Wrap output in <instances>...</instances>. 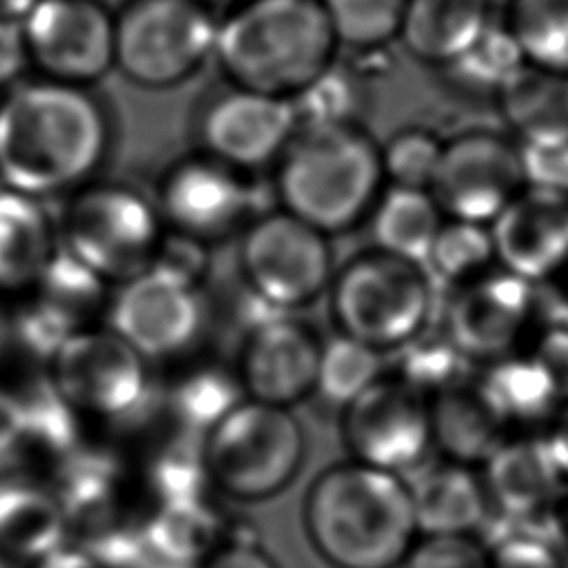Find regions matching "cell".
Listing matches in <instances>:
<instances>
[{
  "label": "cell",
  "mask_w": 568,
  "mask_h": 568,
  "mask_svg": "<svg viewBox=\"0 0 568 568\" xmlns=\"http://www.w3.org/2000/svg\"><path fill=\"white\" fill-rule=\"evenodd\" d=\"M113 144V122L91 87L47 78L16 84L0 102V186L33 197L91 182Z\"/></svg>",
  "instance_id": "cell-1"
},
{
  "label": "cell",
  "mask_w": 568,
  "mask_h": 568,
  "mask_svg": "<svg viewBox=\"0 0 568 568\" xmlns=\"http://www.w3.org/2000/svg\"><path fill=\"white\" fill-rule=\"evenodd\" d=\"M302 524L328 568H402L422 537L408 479L353 459L313 479Z\"/></svg>",
  "instance_id": "cell-2"
},
{
  "label": "cell",
  "mask_w": 568,
  "mask_h": 568,
  "mask_svg": "<svg viewBox=\"0 0 568 568\" xmlns=\"http://www.w3.org/2000/svg\"><path fill=\"white\" fill-rule=\"evenodd\" d=\"M384 186L379 144L353 120L300 124L273 164L277 206L326 235L368 220Z\"/></svg>",
  "instance_id": "cell-3"
},
{
  "label": "cell",
  "mask_w": 568,
  "mask_h": 568,
  "mask_svg": "<svg viewBox=\"0 0 568 568\" xmlns=\"http://www.w3.org/2000/svg\"><path fill=\"white\" fill-rule=\"evenodd\" d=\"M337 47L320 0H244L217 20L213 60L226 84L291 100L335 64Z\"/></svg>",
  "instance_id": "cell-4"
},
{
  "label": "cell",
  "mask_w": 568,
  "mask_h": 568,
  "mask_svg": "<svg viewBox=\"0 0 568 568\" xmlns=\"http://www.w3.org/2000/svg\"><path fill=\"white\" fill-rule=\"evenodd\" d=\"M326 295L335 333L384 355L426 333L435 311L428 271L379 248L357 253L337 266Z\"/></svg>",
  "instance_id": "cell-5"
},
{
  "label": "cell",
  "mask_w": 568,
  "mask_h": 568,
  "mask_svg": "<svg viewBox=\"0 0 568 568\" xmlns=\"http://www.w3.org/2000/svg\"><path fill=\"white\" fill-rule=\"evenodd\" d=\"M215 493L266 501L286 490L306 457V433L293 408L244 397L202 437Z\"/></svg>",
  "instance_id": "cell-6"
},
{
  "label": "cell",
  "mask_w": 568,
  "mask_h": 568,
  "mask_svg": "<svg viewBox=\"0 0 568 568\" xmlns=\"http://www.w3.org/2000/svg\"><path fill=\"white\" fill-rule=\"evenodd\" d=\"M55 222L60 246L111 286L149 268L166 231L153 197L95 180L69 193Z\"/></svg>",
  "instance_id": "cell-7"
},
{
  "label": "cell",
  "mask_w": 568,
  "mask_h": 568,
  "mask_svg": "<svg viewBox=\"0 0 568 568\" xmlns=\"http://www.w3.org/2000/svg\"><path fill=\"white\" fill-rule=\"evenodd\" d=\"M215 36L204 0H131L115 11V69L140 89L166 91L213 58Z\"/></svg>",
  "instance_id": "cell-8"
},
{
  "label": "cell",
  "mask_w": 568,
  "mask_h": 568,
  "mask_svg": "<svg viewBox=\"0 0 568 568\" xmlns=\"http://www.w3.org/2000/svg\"><path fill=\"white\" fill-rule=\"evenodd\" d=\"M237 266L244 288L282 313L317 302L337 268L331 235L280 206L242 226Z\"/></svg>",
  "instance_id": "cell-9"
},
{
  "label": "cell",
  "mask_w": 568,
  "mask_h": 568,
  "mask_svg": "<svg viewBox=\"0 0 568 568\" xmlns=\"http://www.w3.org/2000/svg\"><path fill=\"white\" fill-rule=\"evenodd\" d=\"M44 366L51 386L82 419L131 417L151 393V364L106 324L71 333Z\"/></svg>",
  "instance_id": "cell-10"
},
{
  "label": "cell",
  "mask_w": 568,
  "mask_h": 568,
  "mask_svg": "<svg viewBox=\"0 0 568 568\" xmlns=\"http://www.w3.org/2000/svg\"><path fill=\"white\" fill-rule=\"evenodd\" d=\"M539 286L495 264L486 273L450 286L442 313V335L457 353L484 366L528 346L541 317Z\"/></svg>",
  "instance_id": "cell-11"
},
{
  "label": "cell",
  "mask_w": 568,
  "mask_h": 568,
  "mask_svg": "<svg viewBox=\"0 0 568 568\" xmlns=\"http://www.w3.org/2000/svg\"><path fill=\"white\" fill-rule=\"evenodd\" d=\"M104 320L149 364L182 357L206 328L202 284L151 264L113 288Z\"/></svg>",
  "instance_id": "cell-12"
},
{
  "label": "cell",
  "mask_w": 568,
  "mask_h": 568,
  "mask_svg": "<svg viewBox=\"0 0 568 568\" xmlns=\"http://www.w3.org/2000/svg\"><path fill=\"white\" fill-rule=\"evenodd\" d=\"M339 413L353 462L408 477L433 453L428 399L393 375L379 377Z\"/></svg>",
  "instance_id": "cell-13"
},
{
  "label": "cell",
  "mask_w": 568,
  "mask_h": 568,
  "mask_svg": "<svg viewBox=\"0 0 568 568\" xmlns=\"http://www.w3.org/2000/svg\"><path fill=\"white\" fill-rule=\"evenodd\" d=\"M20 31L40 78L91 87L115 69V11L98 0H38Z\"/></svg>",
  "instance_id": "cell-14"
},
{
  "label": "cell",
  "mask_w": 568,
  "mask_h": 568,
  "mask_svg": "<svg viewBox=\"0 0 568 568\" xmlns=\"http://www.w3.org/2000/svg\"><path fill=\"white\" fill-rule=\"evenodd\" d=\"M524 186L515 138L470 129L444 140L428 191L446 217L490 224Z\"/></svg>",
  "instance_id": "cell-15"
},
{
  "label": "cell",
  "mask_w": 568,
  "mask_h": 568,
  "mask_svg": "<svg viewBox=\"0 0 568 568\" xmlns=\"http://www.w3.org/2000/svg\"><path fill=\"white\" fill-rule=\"evenodd\" d=\"M295 129L288 98L233 84L209 95L195 120L200 153L240 173L273 166Z\"/></svg>",
  "instance_id": "cell-16"
},
{
  "label": "cell",
  "mask_w": 568,
  "mask_h": 568,
  "mask_svg": "<svg viewBox=\"0 0 568 568\" xmlns=\"http://www.w3.org/2000/svg\"><path fill=\"white\" fill-rule=\"evenodd\" d=\"M164 229L206 244L240 233L251 220V186L240 173L204 153L171 164L155 191Z\"/></svg>",
  "instance_id": "cell-17"
},
{
  "label": "cell",
  "mask_w": 568,
  "mask_h": 568,
  "mask_svg": "<svg viewBox=\"0 0 568 568\" xmlns=\"http://www.w3.org/2000/svg\"><path fill=\"white\" fill-rule=\"evenodd\" d=\"M322 337L293 313H273L244 328L233 366L244 397L293 408L315 395Z\"/></svg>",
  "instance_id": "cell-18"
},
{
  "label": "cell",
  "mask_w": 568,
  "mask_h": 568,
  "mask_svg": "<svg viewBox=\"0 0 568 568\" xmlns=\"http://www.w3.org/2000/svg\"><path fill=\"white\" fill-rule=\"evenodd\" d=\"M488 226L501 268L541 286L568 266V191L526 184Z\"/></svg>",
  "instance_id": "cell-19"
},
{
  "label": "cell",
  "mask_w": 568,
  "mask_h": 568,
  "mask_svg": "<svg viewBox=\"0 0 568 568\" xmlns=\"http://www.w3.org/2000/svg\"><path fill=\"white\" fill-rule=\"evenodd\" d=\"M479 470L493 515L510 526H532L568 488L544 433H510Z\"/></svg>",
  "instance_id": "cell-20"
},
{
  "label": "cell",
  "mask_w": 568,
  "mask_h": 568,
  "mask_svg": "<svg viewBox=\"0 0 568 568\" xmlns=\"http://www.w3.org/2000/svg\"><path fill=\"white\" fill-rule=\"evenodd\" d=\"M408 479L419 535H475L493 517L481 470L439 457L437 464L419 466Z\"/></svg>",
  "instance_id": "cell-21"
},
{
  "label": "cell",
  "mask_w": 568,
  "mask_h": 568,
  "mask_svg": "<svg viewBox=\"0 0 568 568\" xmlns=\"http://www.w3.org/2000/svg\"><path fill=\"white\" fill-rule=\"evenodd\" d=\"M58 248V222L42 200L0 186V295L27 297Z\"/></svg>",
  "instance_id": "cell-22"
},
{
  "label": "cell",
  "mask_w": 568,
  "mask_h": 568,
  "mask_svg": "<svg viewBox=\"0 0 568 568\" xmlns=\"http://www.w3.org/2000/svg\"><path fill=\"white\" fill-rule=\"evenodd\" d=\"M477 368L473 382L508 433H544L564 402L546 368L528 351Z\"/></svg>",
  "instance_id": "cell-23"
},
{
  "label": "cell",
  "mask_w": 568,
  "mask_h": 568,
  "mask_svg": "<svg viewBox=\"0 0 568 568\" xmlns=\"http://www.w3.org/2000/svg\"><path fill=\"white\" fill-rule=\"evenodd\" d=\"M49 488L58 497L71 532L80 526L93 532L122 521L126 470L111 450L80 444L53 466Z\"/></svg>",
  "instance_id": "cell-24"
},
{
  "label": "cell",
  "mask_w": 568,
  "mask_h": 568,
  "mask_svg": "<svg viewBox=\"0 0 568 568\" xmlns=\"http://www.w3.org/2000/svg\"><path fill=\"white\" fill-rule=\"evenodd\" d=\"M69 541V519L49 484L0 475V557L29 566Z\"/></svg>",
  "instance_id": "cell-25"
},
{
  "label": "cell",
  "mask_w": 568,
  "mask_h": 568,
  "mask_svg": "<svg viewBox=\"0 0 568 568\" xmlns=\"http://www.w3.org/2000/svg\"><path fill=\"white\" fill-rule=\"evenodd\" d=\"M490 24V0H406L399 42L422 64L446 69Z\"/></svg>",
  "instance_id": "cell-26"
},
{
  "label": "cell",
  "mask_w": 568,
  "mask_h": 568,
  "mask_svg": "<svg viewBox=\"0 0 568 568\" xmlns=\"http://www.w3.org/2000/svg\"><path fill=\"white\" fill-rule=\"evenodd\" d=\"M495 104L515 142H568V73L524 62L497 91Z\"/></svg>",
  "instance_id": "cell-27"
},
{
  "label": "cell",
  "mask_w": 568,
  "mask_h": 568,
  "mask_svg": "<svg viewBox=\"0 0 568 568\" xmlns=\"http://www.w3.org/2000/svg\"><path fill=\"white\" fill-rule=\"evenodd\" d=\"M433 450L479 468L510 435L479 395L473 375L428 399Z\"/></svg>",
  "instance_id": "cell-28"
},
{
  "label": "cell",
  "mask_w": 568,
  "mask_h": 568,
  "mask_svg": "<svg viewBox=\"0 0 568 568\" xmlns=\"http://www.w3.org/2000/svg\"><path fill=\"white\" fill-rule=\"evenodd\" d=\"M226 526L229 519L211 501V495L155 504L142 521L153 555L191 566H202L224 544Z\"/></svg>",
  "instance_id": "cell-29"
},
{
  "label": "cell",
  "mask_w": 568,
  "mask_h": 568,
  "mask_svg": "<svg viewBox=\"0 0 568 568\" xmlns=\"http://www.w3.org/2000/svg\"><path fill=\"white\" fill-rule=\"evenodd\" d=\"M444 220L428 189L386 184L368 215L373 248L424 266Z\"/></svg>",
  "instance_id": "cell-30"
},
{
  "label": "cell",
  "mask_w": 568,
  "mask_h": 568,
  "mask_svg": "<svg viewBox=\"0 0 568 568\" xmlns=\"http://www.w3.org/2000/svg\"><path fill=\"white\" fill-rule=\"evenodd\" d=\"M111 288L113 286L109 282L60 246L27 297L36 300L58 322L75 333L84 326H93L98 315L106 313Z\"/></svg>",
  "instance_id": "cell-31"
},
{
  "label": "cell",
  "mask_w": 568,
  "mask_h": 568,
  "mask_svg": "<svg viewBox=\"0 0 568 568\" xmlns=\"http://www.w3.org/2000/svg\"><path fill=\"white\" fill-rule=\"evenodd\" d=\"M244 399L233 368L197 364L186 368L169 388V410L182 430L206 435Z\"/></svg>",
  "instance_id": "cell-32"
},
{
  "label": "cell",
  "mask_w": 568,
  "mask_h": 568,
  "mask_svg": "<svg viewBox=\"0 0 568 568\" xmlns=\"http://www.w3.org/2000/svg\"><path fill=\"white\" fill-rule=\"evenodd\" d=\"M501 24L528 64L568 73V0H508Z\"/></svg>",
  "instance_id": "cell-33"
},
{
  "label": "cell",
  "mask_w": 568,
  "mask_h": 568,
  "mask_svg": "<svg viewBox=\"0 0 568 568\" xmlns=\"http://www.w3.org/2000/svg\"><path fill=\"white\" fill-rule=\"evenodd\" d=\"M384 375V353L335 333L331 339H322L315 395L342 410Z\"/></svg>",
  "instance_id": "cell-34"
},
{
  "label": "cell",
  "mask_w": 568,
  "mask_h": 568,
  "mask_svg": "<svg viewBox=\"0 0 568 568\" xmlns=\"http://www.w3.org/2000/svg\"><path fill=\"white\" fill-rule=\"evenodd\" d=\"M142 473L153 506L197 499L215 493L204 462L202 435L189 430H182V437L162 444L146 459Z\"/></svg>",
  "instance_id": "cell-35"
},
{
  "label": "cell",
  "mask_w": 568,
  "mask_h": 568,
  "mask_svg": "<svg viewBox=\"0 0 568 568\" xmlns=\"http://www.w3.org/2000/svg\"><path fill=\"white\" fill-rule=\"evenodd\" d=\"M497 264L488 224L446 217L426 255L424 268L448 286L468 282Z\"/></svg>",
  "instance_id": "cell-36"
},
{
  "label": "cell",
  "mask_w": 568,
  "mask_h": 568,
  "mask_svg": "<svg viewBox=\"0 0 568 568\" xmlns=\"http://www.w3.org/2000/svg\"><path fill=\"white\" fill-rule=\"evenodd\" d=\"M339 47L375 51L399 38L406 0H320Z\"/></svg>",
  "instance_id": "cell-37"
},
{
  "label": "cell",
  "mask_w": 568,
  "mask_h": 568,
  "mask_svg": "<svg viewBox=\"0 0 568 568\" xmlns=\"http://www.w3.org/2000/svg\"><path fill=\"white\" fill-rule=\"evenodd\" d=\"M524 62L526 60L508 29L501 22H490L486 31L444 71L457 87L473 93H490L495 98Z\"/></svg>",
  "instance_id": "cell-38"
},
{
  "label": "cell",
  "mask_w": 568,
  "mask_h": 568,
  "mask_svg": "<svg viewBox=\"0 0 568 568\" xmlns=\"http://www.w3.org/2000/svg\"><path fill=\"white\" fill-rule=\"evenodd\" d=\"M395 368L388 375L397 377L426 399L470 377V362H466L442 333H422L410 344L395 351Z\"/></svg>",
  "instance_id": "cell-39"
},
{
  "label": "cell",
  "mask_w": 568,
  "mask_h": 568,
  "mask_svg": "<svg viewBox=\"0 0 568 568\" xmlns=\"http://www.w3.org/2000/svg\"><path fill=\"white\" fill-rule=\"evenodd\" d=\"M444 140L426 126H404L379 144L386 184L430 189Z\"/></svg>",
  "instance_id": "cell-40"
},
{
  "label": "cell",
  "mask_w": 568,
  "mask_h": 568,
  "mask_svg": "<svg viewBox=\"0 0 568 568\" xmlns=\"http://www.w3.org/2000/svg\"><path fill=\"white\" fill-rule=\"evenodd\" d=\"M488 526H495V535H488L481 541L488 548L490 568H568L564 552L539 532L510 526L495 515L486 528Z\"/></svg>",
  "instance_id": "cell-41"
},
{
  "label": "cell",
  "mask_w": 568,
  "mask_h": 568,
  "mask_svg": "<svg viewBox=\"0 0 568 568\" xmlns=\"http://www.w3.org/2000/svg\"><path fill=\"white\" fill-rule=\"evenodd\" d=\"M297 126L320 124V122H346L353 120V109L357 104L355 84L335 64L291 98Z\"/></svg>",
  "instance_id": "cell-42"
},
{
  "label": "cell",
  "mask_w": 568,
  "mask_h": 568,
  "mask_svg": "<svg viewBox=\"0 0 568 568\" xmlns=\"http://www.w3.org/2000/svg\"><path fill=\"white\" fill-rule=\"evenodd\" d=\"M402 568H490V559L475 535H422Z\"/></svg>",
  "instance_id": "cell-43"
},
{
  "label": "cell",
  "mask_w": 568,
  "mask_h": 568,
  "mask_svg": "<svg viewBox=\"0 0 568 568\" xmlns=\"http://www.w3.org/2000/svg\"><path fill=\"white\" fill-rule=\"evenodd\" d=\"M524 351H528L546 368L561 399L566 402L568 399V308L564 306V315H548L541 308L539 324Z\"/></svg>",
  "instance_id": "cell-44"
},
{
  "label": "cell",
  "mask_w": 568,
  "mask_h": 568,
  "mask_svg": "<svg viewBox=\"0 0 568 568\" xmlns=\"http://www.w3.org/2000/svg\"><path fill=\"white\" fill-rule=\"evenodd\" d=\"M200 568H280L260 546L251 524L229 521L224 544Z\"/></svg>",
  "instance_id": "cell-45"
},
{
  "label": "cell",
  "mask_w": 568,
  "mask_h": 568,
  "mask_svg": "<svg viewBox=\"0 0 568 568\" xmlns=\"http://www.w3.org/2000/svg\"><path fill=\"white\" fill-rule=\"evenodd\" d=\"M524 182L528 186L568 191V142L566 144H519Z\"/></svg>",
  "instance_id": "cell-46"
},
{
  "label": "cell",
  "mask_w": 568,
  "mask_h": 568,
  "mask_svg": "<svg viewBox=\"0 0 568 568\" xmlns=\"http://www.w3.org/2000/svg\"><path fill=\"white\" fill-rule=\"evenodd\" d=\"M29 67L20 22L0 18V89L18 82L22 71Z\"/></svg>",
  "instance_id": "cell-47"
},
{
  "label": "cell",
  "mask_w": 568,
  "mask_h": 568,
  "mask_svg": "<svg viewBox=\"0 0 568 568\" xmlns=\"http://www.w3.org/2000/svg\"><path fill=\"white\" fill-rule=\"evenodd\" d=\"M24 433V402L0 386V459L11 457Z\"/></svg>",
  "instance_id": "cell-48"
},
{
  "label": "cell",
  "mask_w": 568,
  "mask_h": 568,
  "mask_svg": "<svg viewBox=\"0 0 568 568\" xmlns=\"http://www.w3.org/2000/svg\"><path fill=\"white\" fill-rule=\"evenodd\" d=\"M544 437L548 442V448L552 453L557 470H559L564 484L568 486V399L561 402L559 410L546 426Z\"/></svg>",
  "instance_id": "cell-49"
},
{
  "label": "cell",
  "mask_w": 568,
  "mask_h": 568,
  "mask_svg": "<svg viewBox=\"0 0 568 568\" xmlns=\"http://www.w3.org/2000/svg\"><path fill=\"white\" fill-rule=\"evenodd\" d=\"M27 568H104L82 544H64L53 552L31 561Z\"/></svg>",
  "instance_id": "cell-50"
},
{
  "label": "cell",
  "mask_w": 568,
  "mask_h": 568,
  "mask_svg": "<svg viewBox=\"0 0 568 568\" xmlns=\"http://www.w3.org/2000/svg\"><path fill=\"white\" fill-rule=\"evenodd\" d=\"M38 0H0V18L20 22Z\"/></svg>",
  "instance_id": "cell-51"
},
{
  "label": "cell",
  "mask_w": 568,
  "mask_h": 568,
  "mask_svg": "<svg viewBox=\"0 0 568 568\" xmlns=\"http://www.w3.org/2000/svg\"><path fill=\"white\" fill-rule=\"evenodd\" d=\"M557 284H559L561 302H564V306L568 308V266H566V268H564V273L557 277Z\"/></svg>",
  "instance_id": "cell-52"
},
{
  "label": "cell",
  "mask_w": 568,
  "mask_h": 568,
  "mask_svg": "<svg viewBox=\"0 0 568 568\" xmlns=\"http://www.w3.org/2000/svg\"><path fill=\"white\" fill-rule=\"evenodd\" d=\"M100 4H104V7H109L111 11H118L120 7H124L126 2H131V0H98Z\"/></svg>",
  "instance_id": "cell-53"
},
{
  "label": "cell",
  "mask_w": 568,
  "mask_h": 568,
  "mask_svg": "<svg viewBox=\"0 0 568 568\" xmlns=\"http://www.w3.org/2000/svg\"><path fill=\"white\" fill-rule=\"evenodd\" d=\"M0 568H11V561L4 559V557H0Z\"/></svg>",
  "instance_id": "cell-54"
}]
</instances>
